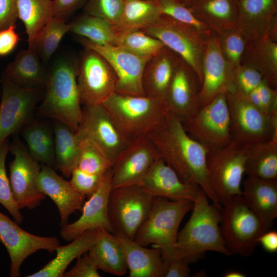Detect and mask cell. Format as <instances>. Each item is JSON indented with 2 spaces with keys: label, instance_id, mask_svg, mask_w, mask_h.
I'll use <instances>...</instances> for the list:
<instances>
[{
  "label": "cell",
  "instance_id": "obj_38",
  "mask_svg": "<svg viewBox=\"0 0 277 277\" xmlns=\"http://www.w3.org/2000/svg\"><path fill=\"white\" fill-rule=\"evenodd\" d=\"M70 32L100 45H115L113 26L100 17L84 13L70 23Z\"/></svg>",
  "mask_w": 277,
  "mask_h": 277
},
{
  "label": "cell",
  "instance_id": "obj_52",
  "mask_svg": "<svg viewBox=\"0 0 277 277\" xmlns=\"http://www.w3.org/2000/svg\"><path fill=\"white\" fill-rule=\"evenodd\" d=\"M85 0H52L53 17L66 20Z\"/></svg>",
  "mask_w": 277,
  "mask_h": 277
},
{
  "label": "cell",
  "instance_id": "obj_36",
  "mask_svg": "<svg viewBox=\"0 0 277 277\" xmlns=\"http://www.w3.org/2000/svg\"><path fill=\"white\" fill-rule=\"evenodd\" d=\"M162 14L156 0H125L116 34L141 30L156 21Z\"/></svg>",
  "mask_w": 277,
  "mask_h": 277
},
{
  "label": "cell",
  "instance_id": "obj_12",
  "mask_svg": "<svg viewBox=\"0 0 277 277\" xmlns=\"http://www.w3.org/2000/svg\"><path fill=\"white\" fill-rule=\"evenodd\" d=\"M78 136L89 141L112 164L132 142L102 104L82 106Z\"/></svg>",
  "mask_w": 277,
  "mask_h": 277
},
{
  "label": "cell",
  "instance_id": "obj_14",
  "mask_svg": "<svg viewBox=\"0 0 277 277\" xmlns=\"http://www.w3.org/2000/svg\"><path fill=\"white\" fill-rule=\"evenodd\" d=\"M9 151L14 156L9 164V181L14 200L20 210L34 209L46 197L38 186L41 169L39 162L30 155L17 136L10 144Z\"/></svg>",
  "mask_w": 277,
  "mask_h": 277
},
{
  "label": "cell",
  "instance_id": "obj_21",
  "mask_svg": "<svg viewBox=\"0 0 277 277\" xmlns=\"http://www.w3.org/2000/svg\"><path fill=\"white\" fill-rule=\"evenodd\" d=\"M111 168L104 174L97 190L84 203L80 218L61 227L60 234L70 242L85 231L103 228L114 233L108 214V202L111 190Z\"/></svg>",
  "mask_w": 277,
  "mask_h": 277
},
{
  "label": "cell",
  "instance_id": "obj_10",
  "mask_svg": "<svg viewBox=\"0 0 277 277\" xmlns=\"http://www.w3.org/2000/svg\"><path fill=\"white\" fill-rule=\"evenodd\" d=\"M192 138L208 151L224 148L232 142L226 93H221L193 115L181 120Z\"/></svg>",
  "mask_w": 277,
  "mask_h": 277
},
{
  "label": "cell",
  "instance_id": "obj_30",
  "mask_svg": "<svg viewBox=\"0 0 277 277\" xmlns=\"http://www.w3.org/2000/svg\"><path fill=\"white\" fill-rule=\"evenodd\" d=\"M97 230L96 240L88 255L98 270L117 276L124 275L128 267L115 234L103 228Z\"/></svg>",
  "mask_w": 277,
  "mask_h": 277
},
{
  "label": "cell",
  "instance_id": "obj_32",
  "mask_svg": "<svg viewBox=\"0 0 277 277\" xmlns=\"http://www.w3.org/2000/svg\"><path fill=\"white\" fill-rule=\"evenodd\" d=\"M97 229L87 230L71 241L69 244L59 245L56 256L37 272L27 277H63L67 267L74 259L87 252L94 244Z\"/></svg>",
  "mask_w": 277,
  "mask_h": 277
},
{
  "label": "cell",
  "instance_id": "obj_17",
  "mask_svg": "<svg viewBox=\"0 0 277 277\" xmlns=\"http://www.w3.org/2000/svg\"><path fill=\"white\" fill-rule=\"evenodd\" d=\"M79 42L84 48L98 53L110 65L117 78L115 92L145 95L142 76L144 67L149 58L138 56L117 46L97 45L82 37L79 38Z\"/></svg>",
  "mask_w": 277,
  "mask_h": 277
},
{
  "label": "cell",
  "instance_id": "obj_31",
  "mask_svg": "<svg viewBox=\"0 0 277 277\" xmlns=\"http://www.w3.org/2000/svg\"><path fill=\"white\" fill-rule=\"evenodd\" d=\"M19 132L30 155L43 165L54 167V138L52 124L49 119L32 118Z\"/></svg>",
  "mask_w": 277,
  "mask_h": 277
},
{
  "label": "cell",
  "instance_id": "obj_44",
  "mask_svg": "<svg viewBox=\"0 0 277 277\" xmlns=\"http://www.w3.org/2000/svg\"><path fill=\"white\" fill-rule=\"evenodd\" d=\"M162 14L187 24L203 35L209 36L213 32L206 25L200 22L190 9L183 4L173 0H156Z\"/></svg>",
  "mask_w": 277,
  "mask_h": 277
},
{
  "label": "cell",
  "instance_id": "obj_54",
  "mask_svg": "<svg viewBox=\"0 0 277 277\" xmlns=\"http://www.w3.org/2000/svg\"><path fill=\"white\" fill-rule=\"evenodd\" d=\"M264 250L270 253L277 251V232L275 230H267L258 239Z\"/></svg>",
  "mask_w": 277,
  "mask_h": 277
},
{
  "label": "cell",
  "instance_id": "obj_7",
  "mask_svg": "<svg viewBox=\"0 0 277 277\" xmlns=\"http://www.w3.org/2000/svg\"><path fill=\"white\" fill-rule=\"evenodd\" d=\"M140 30L160 40L177 54L194 70L201 85L202 61L208 36L165 14Z\"/></svg>",
  "mask_w": 277,
  "mask_h": 277
},
{
  "label": "cell",
  "instance_id": "obj_15",
  "mask_svg": "<svg viewBox=\"0 0 277 277\" xmlns=\"http://www.w3.org/2000/svg\"><path fill=\"white\" fill-rule=\"evenodd\" d=\"M77 83L83 106L101 104L115 91L117 78L103 56L85 48L78 60Z\"/></svg>",
  "mask_w": 277,
  "mask_h": 277
},
{
  "label": "cell",
  "instance_id": "obj_41",
  "mask_svg": "<svg viewBox=\"0 0 277 277\" xmlns=\"http://www.w3.org/2000/svg\"><path fill=\"white\" fill-rule=\"evenodd\" d=\"M78 136L80 153L76 167L87 173L104 175L111 168L112 164L89 141Z\"/></svg>",
  "mask_w": 277,
  "mask_h": 277
},
{
  "label": "cell",
  "instance_id": "obj_22",
  "mask_svg": "<svg viewBox=\"0 0 277 277\" xmlns=\"http://www.w3.org/2000/svg\"><path fill=\"white\" fill-rule=\"evenodd\" d=\"M154 197L194 202L201 189L183 181L175 171L160 157L151 165L139 184Z\"/></svg>",
  "mask_w": 277,
  "mask_h": 277
},
{
  "label": "cell",
  "instance_id": "obj_58",
  "mask_svg": "<svg viewBox=\"0 0 277 277\" xmlns=\"http://www.w3.org/2000/svg\"><path fill=\"white\" fill-rule=\"evenodd\" d=\"M173 1H177L179 2V0H173Z\"/></svg>",
  "mask_w": 277,
  "mask_h": 277
},
{
  "label": "cell",
  "instance_id": "obj_53",
  "mask_svg": "<svg viewBox=\"0 0 277 277\" xmlns=\"http://www.w3.org/2000/svg\"><path fill=\"white\" fill-rule=\"evenodd\" d=\"M190 263L178 258L173 259L168 265L164 277H187L189 276Z\"/></svg>",
  "mask_w": 277,
  "mask_h": 277
},
{
  "label": "cell",
  "instance_id": "obj_48",
  "mask_svg": "<svg viewBox=\"0 0 277 277\" xmlns=\"http://www.w3.org/2000/svg\"><path fill=\"white\" fill-rule=\"evenodd\" d=\"M98 270L86 252L77 258L75 266L69 271H65L63 277H100Z\"/></svg>",
  "mask_w": 277,
  "mask_h": 277
},
{
  "label": "cell",
  "instance_id": "obj_45",
  "mask_svg": "<svg viewBox=\"0 0 277 277\" xmlns=\"http://www.w3.org/2000/svg\"><path fill=\"white\" fill-rule=\"evenodd\" d=\"M125 0H87L84 13L107 21L113 27L118 23Z\"/></svg>",
  "mask_w": 277,
  "mask_h": 277
},
{
  "label": "cell",
  "instance_id": "obj_8",
  "mask_svg": "<svg viewBox=\"0 0 277 277\" xmlns=\"http://www.w3.org/2000/svg\"><path fill=\"white\" fill-rule=\"evenodd\" d=\"M247 156V146L233 141L224 148L208 152V179L221 206L232 196L242 195Z\"/></svg>",
  "mask_w": 277,
  "mask_h": 277
},
{
  "label": "cell",
  "instance_id": "obj_40",
  "mask_svg": "<svg viewBox=\"0 0 277 277\" xmlns=\"http://www.w3.org/2000/svg\"><path fill=\"white\" fill-rule=\"evenodd\" d=\"M115 46L138 56L148 59L165 46L160 40L145 33L140 30L118 34Z\"/></svg>",
  "mask_w": 277,
  "mask_h": 277
},
{
  "label": "cell",
  "instance_id": "obj_49",
  "mask_svg": "<svg viewBox=\"0 0 277 277\" xmlns=\"http://www.w3.org/2000/svg\"><path fill=\"white\" fill-rule=\"evenodd\" d=\"M257 89L262 111L271 116L277 115V89L273 88L263 79Z\"/></svg>",
  "mask_w": 277,
  "mask_h": 277
},
{
  "label": "cell",
  "instance_id": "obj_39",
  "mask_svg": "<svg viewBox=\"0 0 277 277\" xmlns=\"http://www.w3.org/2000/svg\"><path fill=\"white\" fill-rule=\"evenodd\" d=\"M70 24L53 17L41 29L31 47L37 52L43 63H47L58 48L65 35L70 32Z\"/></svg>",
  "mask_w": 277,
  "mask_h": 277
},
{
  "label": "cell",
  "instance_id": "obj_26",
  "mask_svg": "<svg viewBox=\"0 0 277 277\" xmlns=\"http://www.w3.org/2000/svg\"><path fill=\"white\" fill-rule=\"evenodd\" d=\"M181 58L175 52L164 46L147 61L142 76L145 95L164 103L174 70Z\"/></svg>",
  "mask_w": 277,
  "mask_h": 277
},
{
  "label": "cell",
  "instance_id": "obj_3",
  "mask_svg": "<svg viewBox=\"0 0 277 277\" xmlns=\"http://www.w3.org/2000/svg\"><path fill=\"white\" fill-rule=\"evenodd\" d=\"M192 209L190 219L178 232L174 258L184 259L190 264L201 259L206 251L231 255L220 230L221 210L209 203L202 189Z\"/></svg>",
  "mask_w": 277,
  "mask_h": 277
},
{
  "label": "cell",
  "instance_id": "obj_23",
  "mask_svg": "<svg viewBox=\"0 0 277 277\" xmlns=\"http://www.w3.org/2000/svg\"><path fill=\"white\" fill-rule=\"evenodd\" d=\"M277 23V0H238V29L247 42L268 36Z\"/></svg>",
  "mask_w": 277,
  "mask_h": 277
},
{
  "label": "cell",
  "instance_id": "obj_51",
  "mask_svg": "<svg viewBox=\"0 0 277 277\" xmlns=\"http://www.w3.org/2000/svg\"><path fill=\"white\" fill-rule=\"evenodd\" d=\"M20 40L15 25L0 30V56L7 55L16 47Z\"/></svg>",
  "mask_w": 277,
  "mask_h": 277
},
{
  "label": "cell",
  "instance_id": "obj_43",
  "mask_svg": "<svg viewBox=\"0 0 277 277\" xmlns=\"http://www.w3.org/2000/svg\"><path fill=\"white\" fill-rule=\"evenodd\" d=\"M223 56L234 68L241 64L247 44L242 33L238 29L223 31L216 33Z\"/></svg>",
  "mask_w": 277,
  "mask_h": 277
},
{
  "label": "cell",
  "instance_id": "obj_56",
  "mask_svg": "<svg viewBox=\"0 0 277 277\" xmlns=\"http://www.w3.org/2000/svg\"><path fill=\"white\" fill-rule=\"evenodd\" d=\"M196 1L197 0H179V2L187 7Z\"/></svg>",
  "mask_w": 277,
  "mask_h": 277
},
{
  "label": "cell",
  "instance_id": "obj_28",
  "mask_svg": "<svg viewBox=\"0 0 277 277\" xmlns=\"http://www.w3.org/2000/svg\"><path fill=\"white\" fill-rule=\"evenodd\" d=\"M2 76L24 88L45 87L48 77L46 69L36 51L28 47L20 50L14 60L4 70Z\"/></svg>",
  "mask_w": 277,
  "mask_h": 277
},
{
  "label": "cell",
  "instance_id": "obj_5",
  "mask_svg": "<svg viewBox=\"0 0 277 277\" xmlns=\"http://www.w3.org/2000/svg\"><path fill=\"white\" fill-rule=\"evenodd\" d=\"M131 141L146 136L165 120V103L146 95L114 92L101 103Z\"/></svg>",
  "mask_w": 277,
  "mask_h": 277
},
{
  "label": "cell",
  "instance_id": "obj_24",
  "mask_svg": "<svg viewBox=\"0 0 277 277\" xmlns=\"http://www.w3.org/2000/svg\"><path fill=\"white\" fill-rule=\"evenodd\" d=\"M40 191L55 204L60 216V226L68 224L69 216L81 210L85 196L75 190L70 181L60 176L53 168L43 165L38 179Z\"/></svg>",
  "mask_w": 277,
  "mask_h": 277
},
{
  "label": "cell",
  "instance_id": "obj_57",
  "mask_svg": "<svg viewBox=\"0 0 277 277\" xmlns=\"http://www.w3.org/2000/svg\"><path fill=\"white\" fill-rule=\"evenodd\" d=\"M1 95H2V86H1V84L0 83V101H1Z\"/></svg>",
  "mask_w": 277,
  "mask_h": 277
},
{
  "label": "cell",
  "instance_id": "obj_19",
  "mask_svg": "<svg viewBox=\"0 0 277 277\" xmlns=\"http://www.w3.org/2000/svg\"><path fill=\"white\" fill-rule=\"evenodd\" d=\"M234 68L225 59L215 32L207 38L202 65V80L200 98L201 107L221 93L234 90Z\"/></svg>",
  "mask_w": 277,
  "mask_h": 277
},
{
  "label": "cell",
  "instance_id": "obj_29",
  "mask_svg": "<svg viewBox=\"0 0 277 277\" xmlns=\"http://www.w3.org/2000/svg\"><path fill=\"white\" fill-rule=\"evenodd\" d=\"M188 8L213 32L238 28V0H197Z\"/></svg>",
  "mask_w": 277,
  "mask_h": 277
},
{
  "label": "cell",
  "instance_id": "obj_55",
  "mask_svg": "<svg viewBox=\"0 0 277 277\" xmlns=\"http://www.w3.org/2000/svg\"><path fill=\"white\" fill-rule=\"evenodd\" d=\"M224 277H245L246 275L240 271L232 270L225 273Z\"/></svg>",
  "mask_w": 277,
  "mask_h": 277
},
{
  "label": "cell",
  "instance_id": "obj_20",
  "mask_svg": "<svg viewBox=\"0 0 277 277\" xmlns=\"http://www.w3.org/2000/svg\"><path fill=\"white\" fill-rule=\"evenodd\" d=\"M201 82L194 70L182 58L174 70L164 103L168 111L183 120L201 107Z\"/></svg>",
  "mask_w": 277,
  "mask_h": 277
},
{
  "label": "cell",
  "instance_id": "obj_47",
  "mask_svg": "<svg viewBox=\"0 0 277 277\" xmlns=\"http://www.w3.org/2000/svg\"><path fill=\"white\" fill-rule=\"evenodd\" d=\"M104 174L87 173L76 167L72 172L69 181L75 190L89 198L98 189Z\"/></svg>",
  "mask_w": 277,
  "mask_h": 277
},
{
  "label": "cell",
  "instance_id": "obj_13",
  "mask_svg": "<svg viewBox=\"0 0 277 277\" xmlns=\"http://www.w3.org/2000/svg\"><path fill=\"white\" fill-rule=\"evenodd\" d=\"M0 101V145L16 134L33 118L42 100L45 87L24 88L1 76Z\"/></svg>",
  "mask_w": 277,
  "mask_h": 277
},
{
  "label": "cell",
  "instance_id": "obj_11",
  "mask_svg": "<svg viewBox=\"0 0 277 277\" xmlns=\"http://www.w3.org/2000/svg\"><path fill=\"white\" fill-rule=\"evenodd\" d=\"M154 198L139 185L111 189L108 214L114 233L134 240L150 212Z\"/></svg>",
  "mask_w": 277,
  "mask_h": 277
},
{
  "label": "cell",
  "instance_id": "obj_9",
  "mask_svg": "<svg viewBox=\"0 0 277 277\" xmlns=\"http://www.w3.org/2000/svg\"><path fill=\"white\" fill-rule=\"evenodd\" d=\"M232 141L242 146L277 137V115L271 116L234 90L226 93Z\"/></svg>",
  "mask_w": 277,
  "mask_h": 277
},
{
  "label": "cell",
  "instance_id": "obj_33",
  "mask_svg": "<svg viewBox=\"0 0 277 277\" xmlns=\"http://www.w3.org/2000/svg\"><path fill=\"white\" fill-rule=\"evenodd\" d=\"M242 63L254 67L264 80L273 88L277 89V41L267 36L247 42Z\"/></svg>",
  "mask_w": 277,
  "mask_h": 277
},
{
  "label": "cell",
  "instance_id": "obj_37",
  "mask_svg": "<svg viewBox=\"0 0 277 277\" xmlns=\"http://www.w3.org/2000/svg\"><path fill=\"white\" fill-rule=\"evenodd\" d=\"M17 17L24 24L31 47L41 29L53 17L52 0H17Z\"/></svg>",
  "mask_w": 277,
  "mask_h": 277
},
{
  "label": "cell",
  "instance_id": "obj_42",
  "mask_svg": "<svg viewBox=\"0 0 277 277\" xmlns=\"http://www.w3.org/2000/svg\"><path fill=\"white\" fill-rule=\"evenodd\" d=\"M10 143L6 139L0 145V204L9 212L18 225L24 220L13 196L12 192L5 167L6 159L9 151Z\"/></svg>",
  "mask_w": 277,
  "mask_h": 277
},
{
  "label": "cell",
  "instance_id": "obj_1",
  "mask_svg": "<svg viewBox=\"0 0 277 277\" xmlns=\"http://www.w3.org/2000/svg\"><path fill=\"white\" fill-rule=\"evenodd\" d=\"M146 136L160 157L183 181L199 186L213 204L222 209L208 179L206 162L209 151L189 135L177 116L168 111L163 122Z\"/></svg>",
  "mask_w": 277,
  "mask_h": 277
},
{
  "label": "cell",
  "instance_id": "obj_50",
  "mask_svg": "<svg viewBox=\"0 0 277 277\" xmlns=\"http://www.w3.org/2000/svg\"><path fill=\"white\" fill-rule=\"evenodd\" d=\"M17 0H0V30L15 25Z\"/></svg>",
  "mask_w": 277,
  "mask_h": 277
},
{
  "label": "cell",
  "instance_id": "obj_2",
  "mask_svg": "<svg viewBox=\"0 0 277 277\" xmlns=\"http://www.w3.org/2000/svg\"><path fill=\"white\" fill-rule=\"evenodd\" d=\"M77 68L78 60L71 56L57 58L48 70L44 95L36 109L42 118L59 121L74 131L78 130L82 116Z\"/></svg>",
  "mask_w": 277,
  "mask_h": 277
},
{
  "label": "cell",
  "instance_id": "obj_4",
  "mask_svg": "<svg viewBox=\"0 0 277 277\" xmlns=\"http://www.w3.org/2000/svg\"><path fill=\"white\" fill-rule=\"evenodd\" d=\"M193 205V202L189 200L155 197L150 212L134 239L142 246L152 244L159 248L166 269L175 255L180 225Z\"/></svg>",
  "mask_w": 277,
  "mask_h": 277
},
{
  "label": "cell",
  "instance_id": "obj_35",
  "mask_svg": "<svg viewBox=\"0 0 277 277\" xmlns=\"http://www.w3.org/2000/svg\"><path fill=\"white\" fill-rule=\"evenodd\" d=\"M245 174L277 180V137L247 146Z\"/></svg>",
  "mask_w": 277,
  "mask_h": 277
},
{
  "label": "cell",
  "instance_id": "obj_6",
  "mask_svg": "<svg viewBox=\"0 0 277 277\" xmlns=\"http://www.w3.org/2000/svg\"><path fill=\"white\" fill-rule=\"evenodd\" d=\"M222 206L220 228L227 249L231 254L252 255L258 238L267 230L242 195L232 196Z\"/></svg>",
  "mask_w": 277,
  "mask_h": 277
},
{
  "label": "cell",
  "instance_id": "obj_27",
  "mask_svg": "<svg viewBox=\"0 0 277 277\" xmlns=\"http://www.w3.org/2000/svg\"><path fill=\"white\" fill-rule=\"evenodd\" d=\"M114 234L123 252L129 276L164 277L166 268L159 248H148L121 233Z\"/></svg>",
  "mask_w": 277,
  "mask_h": 277
},
{
  "label": "cell",
  "instance_id": "obj_25",
  "mask_svg": "<svg viewBox=\"0 0 277 277\" xmlns=\"http://www.w3.org/2000/svg\"><path fill=\"white\" fill-rule=\"evenodd\" d=\"M242 195L267 230L277 217V180L247 176L242 183Z\"/></svg>",
  "mask_w": 277,
  "mask_h": 277
},
{
  "label": "cell",
  "instance_id": "obj_34",
  "mask_svg": "<svg viewBox=\"0 0 277 277\" xmlns=\"http://www.w3.org/2000/svg\"><path fill=\"white\" fill-rule=\"evenodd\" d=\"M54 138V167L70 177L77 167L80 153V138L76 131L57 121L53 123Z\"/></svg>",
  "mask_w": 277,
  "mask_h": 277
},
{
  "label": "cell",
  "instance_id": "obj_46",
  "mask_svg": "<svg viewBox=\"0 0 277 277\" xmlns=\"http://www.w3.org/2000/svg\"><path fill=\"white\" fill-rule=\"evenodd\" d=\"M262 80L260 72L249 64L242 63L233 70L234 90L245 95L256 89Z\"/></svg>",
  "mask_w": 277,
  "mask_h": 277
},
{
  "label": "cell",
  "instance_id": "obj_18",
  "mask_svg": "<svg viewBox=\"0 0 277 277\" xmlns=\"http://www.w3.org/2000/svg\"><path fill=\"white\" fill-rule=\"evenodd\" d=\"M159 157L156 148L147 136L133 140L112 165L111 189L139 185Z\"/></svg>",
  "mask_w": 277,
  "mask_h": 277
},
{
  "label": "cell",
  "instance_id": "obj_16",
  "mask_svg": "<svg viewBox=\"0 0 277 277\" xmlns=\"http://www.w3.org/2000/svg\"><path fill=\"white\" fill-rule=\"evenodd\" d=\"M0 241L10 260L9 275L19 277L21 267L30 255L39 250L52 253L60 243L55 236H41L22 229L17 223L0 212Z\"/></svg>",
  "mask_w": 277,
  "mask_h": 277
}]
</instances>
